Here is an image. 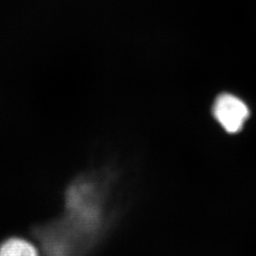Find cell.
Returning <instances> with one entry per match:
<instances>
[{
  "mask_svg": "<svg viewBox=\"0 0 256 256\" xmlns=\"http://www.w3.org/2000/svg\"><path fill=\"white\" fill-rule=\"evenodd\" d=\"M250 111L244 102L232 94H221L214 102V115L229 133L239 132L248 117Z\"/></svg>",
  "mask_w": 256,
  "mask_h": 256,
  "instance_id": "obj_1",
  "label": "cell"
},
{
  "mask_svg": "<svg viewBox=\"0 0 256 256\" xmlns=\"http://www.w3.org/2000/svg\"><path fill=\"white\" fill-rule=\"evenodd\" d=\"M0 256H40L36 246L22 238H10L0 244Z\"/></svg>",
  "mask_w": 256,
  "mask_h": 256,
  "instance_id": "obj_2",
  "label": "cell"
}]
</instances>
